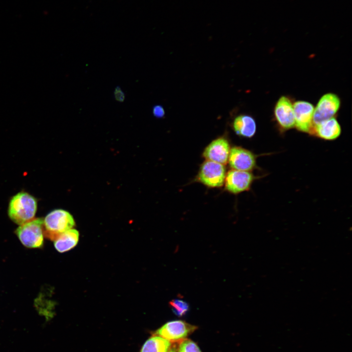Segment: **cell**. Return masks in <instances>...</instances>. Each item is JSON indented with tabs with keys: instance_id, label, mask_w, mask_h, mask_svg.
<instances>
[{
	"instance_id": "obj_1",
	"label": "cell",
	"mask_w": 352,
	"mask_h": 352,
	"mask_svg": "<svg viewBox=\"0 0 352 352\" xmlns=\"http://www.w3.org/2000/svg\"><path fill=\"white\" fill-rule=\"evenodd\" d=\"M37 209L36 198L28 193L21 192L11 198L8 214L14 222L21 225L34 219Z\"/></svg>"
},
{
	"instance_id": "obj_2",
	"label": "cell",
	"mask_w": 352,
	"mask_h": 352,
	"mask_svg": "<svg viewBox=\"0 0 352 352\" xmlns=\"http://www.w3.org/2000/svg\"><path fill=\"white\" fill-rule=\"evenodd\" d=\"M74 225V219L68 212L56 209L49 213L43 220L44 235L46 238L54 241Z\"/></svg>"
},
{
	"instance_id": "obj_3",
	"label": "cell",
	"mask_w": 352,
	"mask_h": 352,
	"mask_svg": "<svg viewBox=\"0 0 352 352\" xmlns=\"http://www.w3.org/2000/svg\"><path fill=\"white\" fill-rule=\"evenodd\" d=\"M16 234L23 245L28 248H40L44 244L43 220H32L20 225Z\"/></svg>"
},
{
	"instance_id": "obj_4",
	"label": "cell",
	"mask_w": 352,
	"mask_h": 352,
	"mask_svg": "<svg viewBox=\"0 0 352 352\" xmlns=\"http://www.w3.org/2000/svg\"><path fill=\"white\" fill-rule=\"evenodd\" d=\"M226 174L224 165L205 160L201 165L196 179L209 188H220L224 184Z\"/></svg>"
},
{
	"instance_id": "obj_5",
	"label": "cell",
	"mask_w": 352,
	"mask_h": 352,
	"mask_svg": "<svg viewBox=\"0 0 352 352\" xmlns=\"http://www.w3.org/2000/svg\"><path fill=\"white\" fill-rule=\"evenodd\" d=\"M197 327L182 320L167 322L156 330L153 334L160 336L171 342H180L186 339Z\"/></svg>"
},
{
	"instance_id": "obj_6",
	"label": "cell",
	"mask_w": 352,
	"mask_h": 352,
	"mask_svg": "<svg viewBox=\"0 0 352 352\" xmlns=\"http://www.w3.org/2000/svg\"><path fill=\"white\" fill-rule=\"evenodd\" d=\"M340 106V100L336 95L327 93L323 95L314 110L312 126H316L332 118L339 110Z\"/></svg>"
},
{
	"instance_id": "obj_7",
	"label": "cell",
	"mask_w": 352,
	"mask_h": 352,
	"mask_svg": "<svg viewBox=\"0 0 352 352\" xmlns=\"http://www.w3.org/2000/svg\"><path fill=\"white\" fill-rule=\"evenodd\" d=\"M230 150L228 138L226 136L222 135L212 140L205 147L202 156L206 160L225 165L228 163Z\"/></svg>"
},
{
	"instance_id": "obj_8",
	"label": "cell",
	"mask_w": 352,
	"mask_h": 352,
	"mask_svg": "<svg viewBox=\"0 0 352 352\" xmlns=\"http://www.w3.org/2000/svg\"><path fill=\"white\" fill-rule=\"evenodd\" d=\"M254 179L255 176L249 172L231 169L226 174L225 189L233 194L248 191Z\"/></svg>"
},
{
	"instance_id": "obj_9",
	"label": "cell",
	"mask_w": 352,
	"mask_h": 352,
	"mask_svg": "<svg viewBox=\"0 0 352 352\" xmlns=\"http://www.w3.org/2000/svg\"><path fill=\"white\" fill-rule=\"evenodd\" d=\"M228 162L232 169L249 172L256 166L255 154L251 151L240 146L231 148Z\"/></svg>"
},
{
	"instance_id": "obj_10",
	"label": "cell",
	"mask_w": 352,
	"mask_h": 352,
	"mask_svg": "<svg viewBox=\"0 0 352 352\" xmlns=\"http://www.w3.org/2000/svg\"><path fill=\"white\" fill-rule=\"evenodd\" d=\"M293 108L296 128L301 132H309L312 126L313 105L306 101H299L294 104Z\"/></svg>"
},
{
	"instance_id": "obj_11",
	"label": "cell",
	"mask_w": 352,
	"mask_h": 352,
	"mask_svg": "<svg viewBox=\"0 0 352 352\" xmlns=\"http://www.w3.org/2000/svg\"><path fill=\"white\" fill-rule=\"evenodd\" d=\"M274 114L278 125L283 130H288L295 126L293 108L289 98L282 96L277 102Z\"/></svg>"
},
{
	"instance_id": "obj_12",
	"label": "cell",
	"mask_w": 352,
	"mask_h": 352,
	"mask_svg": "<svg viewBox=\"0 0 352 352\" xmlns=\"http://www.w3.org/2000/svg\"><path fill=\"white\" fill-rule=\"evenodd\" d=\"M310 133L325 140H334L341 133V127L337 120L333 117L312 127Z\"/></svg>"
},
{
	"instance_id": "obj_13",
	"label": "cell",
	"mask_w": 352,
	"mask_h": 352,
	"mask_svg": "<svg viewBox=\"0 0 352 352\" xmlns=\"http://www.w3.org/2000/svg\"><path fill=\"white\" fill-rule=\"evenodd\" d=\"M234 132L239 136L250 138L256 131V124L250 115L241 114L236 116L231 123Z\"/></svg>"
},
{
	"instance_id": "obj_14",
	"label": "cell",
	"mask_w": 352,
	"mask_h": 352,
	"mask_svg": "<svg viewBox=\"0 0 352 352\" xmlns=\"http://www.w3.org/2000/svg\"><path fill=\"white\" fill-rule=\"evenodd\" d=\"M79 232L75 229H70L59 235L54 241L56 249L60 253L70 250L77 244L79 241Z\"/></svg>"
},
{
	"instance_id": "obj_15",
	"label": "cell",
	"mask_w": 352,
	"mask_h": 352,
	"mask_svg": "<svg viewBox=\"0 0 352 352\" xmlns=\"http://www.w3.org/2000/svg\"><path fill=\"white\" fill-rule=\"evenodd\" d=\"M171 346L170 341L153 334L143 344L139 352H167Z\"/></svg>"
},
{
	"instance_id": "obj_16",
	"label": "cell",
	"mask_w": 352,
	"mask_h": 352,
	"mask_svg": "<svg viewBox=\"0 0 352 352\" xmlns=\"http://www.w3.org/2000/svg\"><path fill=\"white\" fill-rule=\"evenodd\" d=\"M169 305L173 312L178 317L185 315L189 309L188 304L181 299H173L169 302Z\"/></svg>"
},
{
	"instance_id": "obj_17",
	"label": "cell",
	"mask_w": 352,
	"mask_h": 352,
	"mask_svg": "<svg viewBox=\"0 0 352 352\" xmlns=\"http://www.w3.org/2000/svg\"><path fill=\"white\" fill-rule=\"evenodd\" d=\"M177 352H201V351L195 342L186 338L179 342Z\"/></svg>"
},
{
	"instance_id": "obj_18",
	"label": "cell",
	"mask_w": 352,
	"mask_h": 352,
	"mask_svg": "<svg viewBox=\"0 0 352 352\" xmlns=\"http://www.w3.org/2000/svg\"><path fill=\"white\" fill-rule=\"evenodd\" d=\"M152 112L153 115L158 118L164 117L165 114L164 109L160 105L154 106L153 107Z\"/></svg>"
},
{
	"instance_id": "obj_19",
	"label": "cell",
	"mask_w": 352,
	"mask_h": 352,
	"mask_svg": "<svg viewBox=\"0 0 352 352\" xmlns=\"http://www.w3.org/2000/svg\"><path fill=\"white\" fill-rule=\"evenodd\" d=\"M114 97L115 100L118 102H123L125 98V94L120 87L117 86L114 91Z\"/></svg>"
},
{
	"instance_id": "obj_20",
	"label": "cell",
	"mask_w": 352,
	"mask_h": 352,
	"mask_svg": "<svg viewBox=\"0 0 352 352\" xmlns=\"http://www.w3.org/2000/svg\"><path fill=\"white\" fill-rule=\"evenodd\" d=\"M167 352H177V350L175 348H171Z\"/></svg>"
}]
</instances>
